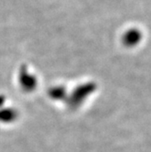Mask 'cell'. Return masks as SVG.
Masks as SVG:
<instances>
[{
  "instance_id": "cell-1",
  "label": "cell",
  "mask_w": 151,
  "mask_h": 152,
  "mask_svg": "<svg viewBox=\"0 0 151 152\" xmlns=\"http://www.w3.org/2000/svg\"><path fill=\"white\" fill-rule=\"evenodd\" d=\"M139 35L136 31H128V33L125 37V41L128 45L135 44L136 41L139 40Z\"/></svg>"
}]
</instances>
